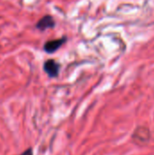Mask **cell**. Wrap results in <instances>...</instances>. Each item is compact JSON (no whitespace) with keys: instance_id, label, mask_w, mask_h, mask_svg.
Listing matches in <instances>:
<instances>
[{"instance_id":"7a4b0ae2","label":"cell","mask_w":154,"mask_h":155,"mask_svg":"<svg viewBox=\"0 0 154 155\" xmlns=\"http://www.w3.org/2000/svg\"><path fill=\"white\" fill-rule=\"evenodd\" d=\"M65 41V38H62V39H56V40H52L49 41L45 44L44 45V51L46 53H54L55 52Z\"/></svg>"},{"instance_id":"5b68a950","label":"cell","mask_w":154,"mask_h":155,"mask_svg":"<svg viewBox=\"0 0 154 155\" xmlns=\"http://www.w3.org/2000/svg\"><path fill=\"white\" fill-rule=\"evenodd\" d=\"M24 155H32V153H31V151H27V152H26V153H25Z\"/></svg>"},{"instance_id":"277c9868","label":"cell","mask_w":154,"mask_h":155,"mask_svg":"<svg viewBox=\"0 0 154 155\" xmlns=\"http://www.w3.org/2000/svg\"><path fill=\"white\" fill-rule=\"evenodd\" d=\"M142 134L143 135H140L139 134H137L136 132L134 133V138L136 139L137 143H141V144H143L144 143H148L149 139H150V133H149V130L143 127L142 128Z\"/></svg>"},{"instance_id":"6da1fadb","label":"cell","mask_w":154,"mask_h":155,"mask_svg":"<svg viewBox=\"0 0 154 155\" xmlns=\"http://www.w3.org/2000/svg\"><path fill=\"white\" fill-rule=\"evenodd\" d=\"M59 68H60L59 64L54 60H48L44 64V70L51 77L57 76L59 73Z\"/></svg>"},{"instance_id":"3957f363","label":"cell","mask_w":154,"mask_h":155,"mask_svg":"<svg viewBox=\"0 0 154 155\" xmlns=\"http://www.w3.org/2000/svg\"><path fill=\"white\" fill-rule=\"evenodd\" d=\"M54 26V21L53 17L50 15L44 16L42 19L39 20V22L36 25V27L41 31L45 30L47 28H52Z\"/></svg>"}]
</instances>
